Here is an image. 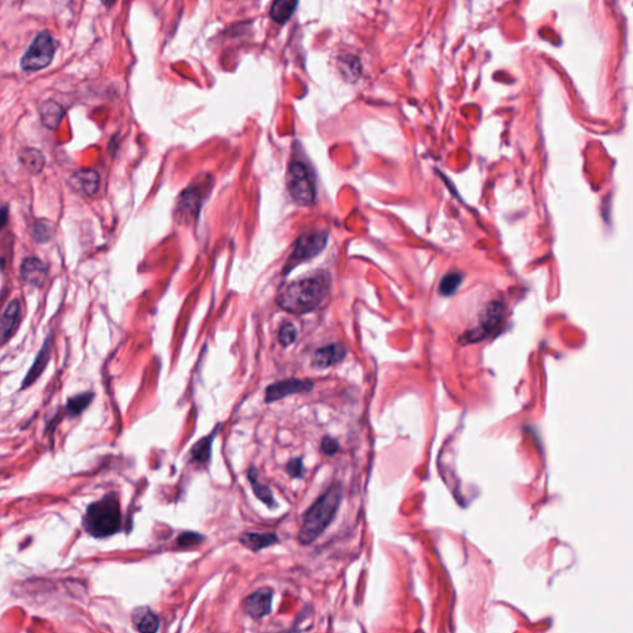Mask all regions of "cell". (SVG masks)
I'll return each instance as SVG.
<instances>
[{"label": "cell", "instance_id": "cell-1", "mask_svg": "<svg viewBox=\"0 0 633 633\" xmlns=\"http://www.w3.org/2000/svg\"><path fill=\"white\" fill-rule=\"evenodd\" d=\"M329 288V275L326 272H316L286 286L279 296V305L288 313H308L324 301Z\"/></svg>", "mask_w": 633, "mask_h": 633}, {"label": "cell", "instance_id": "cell-2", "mask_svg": "<svg viewBox=\"0 0 633 633\" xmlns=\"http://www.w3.org/2000/svg\"><path fill=\"white\" fill-rule=\"evenodd\" d=\"M342 500V488L335 485L323 493L321 498L312 505L303 517L298 540L301 545H311L312 542L327 530L334 516L337 514Z\"/></svg>", "mask_w": 633, "mask_h": 633}, {"label": "cell", "instance_id": "cell-3", "mask_svg": "<svg viewBox=\"0 0 633 633\" xmlns=\"http://www.w3.org/2000/svg\"><path fill=\"white\" fill-rule=\"evenodd\" d=\"M84 527L87 533L95 538H105L119 532L121 528L120 502L114 493L89 505L84 516Z\"/></svg>", "mask_w": 633, "mask_h": 633}, {"label": "cell", "instance_id": "cell-4", "mask_svg": "<svg viewBox=\"0 0 633 633\" xmlns=\"http://www.w3.org/2000/svg\"><path fill=\"white\" fill-rule=\"evenodd\" d=\"M56 44L50 32H41L21 58L20 66L26 72H36L47 67L53 60Z\"/></svg>", "mask_w": 633, "mask_h": 633}, {"label": "cell", "instance_id": "cell-5", "mask_svg": "<svg viewBox=\"0 0 633 633\" xmlns=\"http://www.w3.org/2000/svg\"><path fill=\"white\" fill-rule=\"evenodd\" d=\"M287 188L292 199L303 207L311 206L316 199V187L306 165L293 162L287 172Z\"/></svg>", "mask_w": 633, "mask_h": 633}, {"label": "cell", "instance_id": "cell-6", "mask_svg": "<svg viewBox=\"0 0 633 633\" xmlns=\"http://www.w3.org/2000/svg\"><path fill=\"white\" fill-rule=\"evenodd\" d=\"M327 243L328 234L323 232H309L301 235V238L297 240L291 258L287 261L285 274H288V271L298 264L305 262L307 260L312 259L319 253H322V250L327 246Z\"/></svg>", "mask_w": 633, "mask_h": 633}, {"label": "cell", "instance_id": "cell-7", "mask_svg": "<svg viewBox=\"0 0 633 633\" xmlns=\"http://www.w3.org/2000/svg\"><path fill=\"white\" fill-rule=\"evenodd\" d=\"M502 314H504V308L501 303H498V302L490 303L480 316V322L478 326L467 331L459 339V342L470 344V342H481L496 329L498 323L501 322V319H502Z\"/></svg>", "mask_w": 633, "mask_h": 633}, {"label": "cell", "instance_id": "cell-8", "mask_svg": "<svg viewBox=\"0 0 633 633\" xmlns=\"http://www.w3.org/2000/svg\"><path fill=\"white\" fill-rule=\"evenodd\" d=\"M202 185L193 183L177 199L176 215L180 222L192 223L197 219L203 202Z\"/></svg>", "mask_w": 633, "mask_h": 633}, {"label": "cell", "instance_id": "cell-9", "mask_svg": "<svg viewBox=\"0 0 633 633\" xmlns=\"http://www.w3.org/2000/svg\"><path fill=\"white\" fill-rule=\"evenodd\" d=\"M313 389V382L309 380L288 379L271 384L266 389L265 401L267 404L282 400L290 394L308 392Z\"/></svg>", "mask_w": 633, "mask_h": 633}, {"label": "cell", "instance_id": "cell-10", "mask_svg": "<svg viewBox=\"0 0 633 633\" xmlns=\"http://www.w3.org/2000/svg\"><path fill=\"white\" fill-rule=\"evenodd\" d=\"M272 597H274V592L267 587L253 592L251 595L245 599V613L255 620L265 618L271 613Z\"/></svg>", "mask_w": 633, "mask_h": 633}, {"label": "cell", "instance_id": "cell-11", "mask_svg": "<svg viewBox=\"0 0 633 633\" xmlns=\"http://www.w3.org/2000/svg\"><path fill=\"white\" fill-rule=\"evenodd\" d=\"M47 266L37 258H27L22 261L20 267L21 280L27 285L41 287L47 279Z\"/></svg>", "mask_w": 633, "mask_h": 633}, {"label": "cell", "instance_id": "cell-12", "mask_svg": "<svg viewBox=\"0 0 633 633\" xmlns=\"http://www.w3.org/2000/svg\"><path fill=\"white\" fill-rule=\"evenodd\" d=\"M345 355L347 349L340 342L331 344L316 350L312 359V366L314 368H327L340 363L342 359L345 358Z\"/></svg>", "mask_w": 633, "mask_h": 633}, {"label": "cell", "instance_id": "cell-13", "mask_svg": "<svg viewBox=\"0 0 633 633\" xmlns=\"http://www.w3.org/2000/svg\"><path fill=\"white\" fill-rule=\"evenodd\" d=\"M51 349L52 337H48L46 340H45V342H44L41 350L37 354L36 359H35V361L32 364V368H30L29 373L26 374L25 379L22 381L21 389H26V387H29V386H32V385L39 379V376L42 374V371L45 370L47 363H48V360H50V357H51Z\"/></svg>", "mask_w": 633, "mask_h": 633}, {"label": "cell", "instance_id": "cell-14", "mask_svg": "<svg viewBox=\"0 0 633 633\" xmlns=\"http://www.w3.org/2000/svg\"><path fill=\"white\" fill-rule=\"evenodd\" d=\"M20 319V303L18 300L9 302L1 316V339L6 342L14 334Z\"/></svg>", "mask_w": 633, "mask_h": 633}, {"label": "cell", "instance_id": "cell-15", "mask_svg": "<svg viewBox=\"0 0 633 633\" xmlns=\"http://www.w3.org/2000/svg\"><path fill=\"white\" fill-rule=\"evenodd\" d=\"M133 622L135 625L136 629L144 633L156 632L160 627V620L147 606L134 610Z\"/></svg>", "mask_w": 633, "mask_h": 633}, {"label": "cell", "instance_id": "cell-16", "mask_svg": "<svg viewBox=\"0 0 633 633\" xmlns=\"http://www.w3.org/2000/svg\"><path fill=\"white\" fill-rule=\"evenodd\" d=\"M279 542V537L275 533H256V532H245L240 535V543L253 552L267 548Z\"/></svg>", "mask_w": 633, "mask_h": 633}, {"label": "cell", "instance_id": "cell-17", "mask_svg": "<svg viewBox=\"0 0 633 633\" xmlns=\"http://www.w3.org/2000/svg\"><path fill=\"white\" fill-rule=\"evenodd\" d=\"M62 107L60 104L56 103L55 100H46L40 105V116H41L42 124L46 126L47 129H58V125L61 124L63 119Z\"/></svg>", "mask_w": 633, "mask_h": 633}, {"label": "cell", "instance_id": "cell-18", "mask_svg": "<svg viewBox=\"0 0 633 633\" xmlns=\"http://www.w3.org/2000/svg\"><path fill=\"white\" fill-rule=\"evenodd\" d=\"M73 185L87 196H93L99 189V175L93 170H81L72 178Z\"/></svg>", "mask_w": 633, "mask_h": 633}, {"label": "cell", "instance_id": "cell-19", "mask_svg": "<svg viewBox=\"0 0 633 633\" xmlns=\"http://www.w3.org/2000/svg\"><path fill=\"white\" fill-rule=\"evenodd\" d=\"M19 160L26 171L30 172L32 175L40 173L46 164L45 156L41 151L32 149V147H27L21 151L19 154Z\"/></svg>", "mask_w": 633, "mask_h": 633}, {"label": "cell", "instance_id": "cell-20", "mask_svg": "<svg viewBox=\"0 0 633 633\" xmlns=\"http://www.w3.org/2000/svg\"><path fill=\"white\" fill-rule=\"evenodd\" d=\"M338 65L339 69L342 74V77L345 78L348 82H355L358 81L359 77L361 76L363 67L361 63L359 61V58L354 55H342L338 58Z\"/></svg>", "mask_w": 633, "mask_h": 633}, {"label": "cell", "instance_id": "cell-21", "mask_svg": "<svg viewBox=\"0 0 633 633\" xmlns=\"http://www.w3.org/2000/svg\"><path fill=\"white\" fill-rule=\"evenodd\" d=\"M298 0H274L271 6L270 16L277 24H286L296 11Z\"/></svg>", "mask_w": 633, "mask_h": 633}, {"label": "cell", "instance_id": "cell-22", "mask_svg": "<svg viewBox=\"0 0 633 633\" xmlns=\"http://www.w3.org/2000/svg\"><path fill=\"white\" fill-rule=\"evenodd\" d=\"M217 429L213 433H211L209 436H206L201 441H198L191 451L193 460L199 462V464H207L211 460V454H212V444H213L214 438Z\"/></svg>", "mask_w": 633, "mask_h": 633}, {"label": "cell", "instance_id": "cell-23", "mask_svg": "<svg viewBox=\"0 0 633 633\" xmlns=\"http://www.w3.org/2000/svg\"><path fill=\"white\" fill-rule=\"evenodd\" d=\"M248 478H249L256 498H260L262 502H265L270 507L275 506V500H274L270 488L258 481V470L255 467H250L249 472H248Z\"/></svg>", "mask_w": 633, "mask_h": 633}, {"label": "cell", "instance_id": "cell-24", "mask_svg": "<svg viewBox=\"0 0 633 633\" xmlns=\"http://www.w3.org/2000/svg\"><path fill=\"white\" fill-rule=\"evenodd\" d=\"M93 396L94 394L92 392H84V394H77L72 399H69L67 401V405H66V410H67L69 415L74 417V415H81L88 407L89 404L92 402Z\"/></svg>", "mask_w": 633, "mask_h": 633}, {"label": "cell", "instance_id": "cell-25", "mask_svg": "<svg viewBox=\"0 0 633 633\" xmlns=\"http://www.w3.org/2000/svg\"><path fill=\"white\" fill-rule=\"evenodd\" d=\"M460 285H462V276L459 274H448L441 279L439 292H441V296H453L459 290Z\"/></svg>", "mask_w": 633, "mask_h": 633}, {"label": "cell", "instance_id": "cell-26", "mask_svg": "<svg viewBox=\"0 0 633 633\" xmlns=\"http://www.w3.org/2000/svg\"><path fill=\"white\" fill-rule=\"evenodd\" d=\"M297 337H298V333H297L296 327L291 323H287L285 326H282L280 333H279V340L284 347H290L291 344L296 342Z\"/></svg>", "mask_w": 633, "mask_h": 633}, {"label": "cell", "instance_id": "cell-27", "mask_svg": "<svg viewBox=\"0 0 633 633\" xmlns=\"http://www.w3.org/2000/svg\"><path fill=\"white\" fill-rule=\"evenodd\" d=\"M204 540H206V537L201 535V533H197V532H183L178 537L177 543H178V547L187 548V547H192V545H201Z\"/></svg>", "mask_w": 633, "mask_h": 633}, {"label": "cell", "instance_id": "cell-28", "mask_svg": "<svg viewBox=\"0 0 633 633\" xmlns=\"http://www.w3.org/2000/svg\"><path fill=\"white\" fill-rule=\"evenodd\" d=\"M52 229L51 225L48 223H39L34 227L32 229V235H34V239L39 241V243H46L47 240L51 238Z\"/></svg>", "mask_w": 633, "mask_h": 633}, {"label": "cell", "instance_id": "cell-29", "mask_svg": "<svg viewBox=\"0 0 633 633\" xmlns=\"http://www.w3.org/2000/svg\"><path fill=\"white\" fill-rule=\"evenodd\" d=\"M286 472H288V475L293 479H300L305 474V467H303V460L301 458L292 459L291 462L287 464Z\"/></svg>", "mask_w": 633, "mask_h": 633}, {"label": "cell", "instance_id": "cell-30", "mask_svg": "<svg viewBox=\"0 0 633 633\" xmlns=\"http://www.w3.org/2000/svg\"><path fill=\"white\" fill-rule=\"evenodd\" d=\"M322 452L324 454H327V455H333V454H335V453L339 451V443H338L337 439H334V438H331V437H326L322 441Z\"/></svg>", "mask_w": 633, "mask_h": 633}, {"label": "cell", "instance_id": "cell-31", "mask_svg": "<svg viewBox=\"0 0 633 633\" xmlns=\"http://www.w3.org/2000/svg\"><path fill=\"white\" fill-rule=\"evenodd\" d=\"M102 3H103V6H107V8H110V6H114L115 3H116V0H102Z\"/></svg>", "mask_w": 633, "mask_h": 633}]
</instances>
